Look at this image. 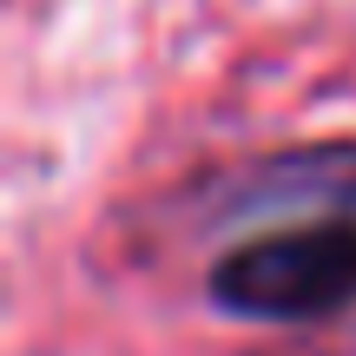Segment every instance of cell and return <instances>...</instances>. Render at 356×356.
<instances>
[{"label": "cell", "instance_id": "1", "mask_svg": "<svg viewBox=\"0 0 356 356\" xmlns=\"http://www.w3.org/2000/svg\"><path fill=\"white\" fill-rule=\"evenodd\" d=\"M204 225H251L204 270V304L257 330H310L356 310V139L251 159L204 185Z\"/></svg>", "mask_w": 356, "mask_h": 356}]
</instances>
